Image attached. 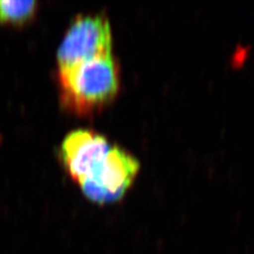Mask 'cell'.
Returning a JSON list of instances; mask_svg holds the SVG:
<instances>
[{
  "instance_id": "obj_5",
  "label": "cell",
  "mask_w": 254,
  "mask_h": 254,
  "mask_svg": "<svg viewBox=\"0 0 254 254\" xmlns=\"http://www.w3.org/2000/svg\"><path fill=\"white\" fill-rule=\"evenodd\" d=\"M36 6L32 0H0V22H26L33 17Z\"/></svg>"
},
{
  "instance_id": "obj_1",
  "label": "cell",
  "mask_w": 254,
  "mask_h": 254,
  "mask_svg": "<svg viewBox=\"0 0 254 254\" xmlns=\"http://www.w3.org/2000/svg\"><path fill=\"white\" fill-rule=\"evenodd\" d=\"M61 103L77 116L92 115L113 101L120 87L113 54L59 69Z\"/></svg>"
},
{
  "instance_id": "obj_3",
  "label": "cell",
  "mask_w": 254,
  "mask_h": 254,
  "mask_svg": "<svg viewBox=\"0 0 254 254\" xmlns=\"http://www.w3.org/2000/svg\"><path fill=\"white\" fill-rule=\"evenodd\" d=\"M140 169L139 161L118 146L109 152L95 170L79 182L85 196L95 203H113L125 195Z\"/></svg>"
},
{
  "instance_id": "obj_4",
  "label": "cell",
  "mask_w": 254,
  "mask_h": 254,
  "mask_svg": "<svg viewBox=\"0 0 254 254\" xmlns=\"http://www.w3.org/2000/svg\"><path fill=\"white\" fill-rule=\"evenodd\" d=\"M110 147L102 134L89 129H77L64 139L60 156L70 176L79 184L102 162Z\"/></svg>"
},
{
  "instance_id": "obj_2",
  "label": "cell",
  "mask_w": 254,
  "mask_h": 254,
  "mask_svg": "<svg viewBox=\"0 0 254 254\" xmlns=\"http://www.w3.org/2000/svg\"><path fill=\"white\" fill-rule=\"evenodd\" d=\"M113 37L103 14L82 15L71 23L58 50L59 69L111 54Z\"/></svg>"
}]
</instances>
